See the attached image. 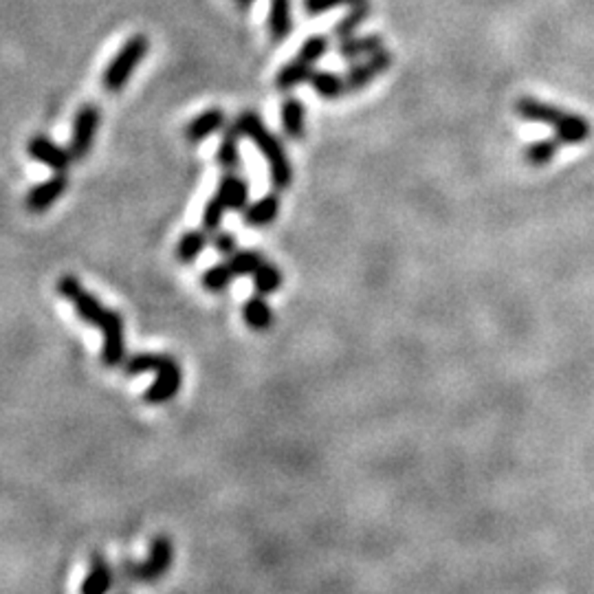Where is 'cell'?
I'll list each match as a JSON object with an SVG mask.
<instances>
[{
	"label": "cell",
	"mask_w": 594,
	"mask_h": 594,
	"mask_svg": "<svg viewBox=\"0 0 594 594\" xmlns=\"http://www.w3.org/2000/svg\"><path fill=\"white\" fill-rule=\"evenodd\" d=\"M117 590H119V592H115V594H130L128 588H117Z\"/></svg>",
	"instance_id": "33"
},
{
	"label": "cell",
	"mask_w": 594,
	"mask_h": 594,
	"mask_svg": "<svg viewBox=\"0 0 594 594\" xmlns=\"http://www.w3.org/2000/svg\"><path fill=\"white\" fill-rule=\"evenodd\" d=\"M293 31V0H271L269 33L274 42H282Z\"/></svg>",
	"instance_id": "17"
},
{
	"label": "cell",
	"mask_w": 594,
	"mask_h": 594,
	"mask_svg": "<svg viewBox=\"0 0 594 594\" xmlns=\"http://www.w3.org/2000/svg\"><path fill=\"white\" fill-rule=\"evenodd\" d=\"M141 372L157 374L153 386L144 392V401L148 403V406H163V403H170L183 386V370L172 354L139 353L126 359L124 374L135 377V374Z\"/></svg>",
	"instance_id": "2"
},
{
	"label": "cell",
	"mask_w": 594,
	"mask_h": 594,
	"mask_svg": "<svg viewBox=\"0 0 594 594\" xmlns=\"http://www.w3.org/2000/svg\"><path fill=\"white\" fill-rule=\"evenodd\" d=\"M216 194L231 212H240V209H245L247 203H249V185H247L245 179L236 177L233 172H227L225 177L218 181Z\"/></svg>",
	"instance_id": "15"
},
{
	"label": "cell",
	"mask_w": 594,
	"mask_h": 594,
	"mask_svg": "<svg viewBox=\"0 0 594 594\" xmlns=\"http://www.w3.org/2000/svg\"><path fill=\"white\" fill-rule=\"evenodd\" d=\"M227 214V205L223 203V198L218 197H212L207 201L205 209H203V221H201V229L207 233H216L218 229L223 225V218H225Z\"/></svg>",
	"instance_id": "28"
},
{
	"label": "cell",
	"mask_w": 594,
	"mask_h": 594,
	"mask_svg": "<svg viewBox=\"0 0 594 594\" xmlns=\"http://www.w3.org/2000/svg\"><path fill=\"white\" fill-rule=\"evenodd\" d=\"M209 245L207 231L203 229H192V231H185L177 245V260L181 265H194V262L201 258V253L205 251Z\"/></svg>",
	"instance_id": "22"
},
{
	"label": "cell",
	"mask_w": 594,
	"mask_h": 594,
	"mask_svg": "<svg viewBox=\"0 0 594 594\" xmlns=\"http://www.w3.org/2000/svg\"><path fill=\"white\" fill-rule=\"evenodd\" d=\"M309 84L313 86V91L326 101L342 100L345 92H348V86H345L344 77L333 71H315Z\"/></svg>",
	"instance_id": "21"
},
{
	"label": "cell",
	"mask_w": 594,
	"mask_h": 594,
	"mask_svg": "<svg viewBox=\"0 0 594 594\" xmlns=\"http://www.w3.org/2000/svg\"><path fill=\"white\" fill-rule=\"evenodd\" d=\"M148 48L150 42L144 33H137V36L128 38V40L124 42V47L117 51V56L109 62V66H106L104 71V80H101V84H104L106 92L115 95V92L126 89V84H128V80L133 77V73L137 71L141 62H144Z\"/></svg>",
	"instance_id": "6"
},
{
	"label": "cell",
	"mask_w": 594,
	"mask_h": 594,
	"mask_svg": "<svg viewBox=\"0 0 594 594\" xmlns=\"http://www.w3.org/2000/svg\"><path fill=\"white\" fill-rule=\"evenodd\" d=\"M559 139H539V141H533V144L528 145V148L524 150V159L526 163L535 165V168H539V165H546L557 157L559 153Z\"/></svg>",
	"instance_id": "25"
},
{
	"label": "cell",
	"mask_w": 594,
	"mask_h": 594,
	"mask_svg": "<svg viewBox=\"0 0 594 594\" xmlns=\"http://www.w3.org/2000/svg\"><path fill=\"white\" fill-rule=\"evenodd\" d=\"M57 295L71 301L73 310L82 321L92 326V328L101 330L104 337V348H101V363L106 368L124 366L126 362V339H124V315L119 310L106 309L101 300H97L86 286L77 280L75 275L66 274L57 280L56 284Z\"/></svg>",
	"instance_id": "1"
},
{
	"label": "cell",
	"mask_w": 594,
	"mask_h": 594,
	"mask_svg": "<svg viewBox=\"0 0 594 594\" xmlns=\"http://www.w3.org/2000/svg\"><path fill=\"white\" fill-rule=\"evenodd\" d=\"M101 124V110L95 104H84L77 110L75 119H73V133H71V154L73 159H84L92 150L95 144L97 130Z\"/></svg>",
	"instance_id": "7"
},
{
	"label": "cell",
	"mask_w": 594,
	"mask_h": 594,
	"mask_svg": "<svg viewBox=\"0 0 594 594\" xmlns=\"http://www.w3.org/2000/svg\"><path fill=\"white\" fill-rule=\"evenodd\" d=\"M240 137L242 135L238 133L236 126H231V128L223 133L221 144H218L216 150V161L225 172H233L240 165Z\"/></svg>",
	"instance_id": "20"
},
{
	"label": "cell",
	"mask_w": 594,
	"mask_h": 594,
	"mask_svg": "<svg viewBox=\"0 0 594 594\" xmlns=\"http://www.w3.org/2000/svg\"><path fill=\"white\" fill-rule=\"evenodd\" d=\"M515 113L522 117L524 121L553 126L555 137L559 139V144L579 145L590 137V124L581 115L566 113V110L546 104V101L535 100V97H520V101L515 104Z\"/></svg>",
	"instance_id": "4"
},
{
	"label": "cell",
	"mask_w": 594,
	"mask_h": 594,
	"mask_svg": "<svg viewBox=\"0 0 594 594\" xmlns=\"http://www.w3.org/2000/svg\"><path fill=\"white\" fill-rule=\"evenodd\" d=\"M282 286V274L275 265H269V262H262L260 269L253 274V289H256L258 295H274L280 291Z\"/></svg>",
	"instance_id": "24"
},
{
	"label": "cell",
	"mask_w": 594,
	"mask_h": 594,
	"mask_svg": "<svg viewBox=\"0 0 594 594\" xmlns=\"http://www.w3.org/2000/svg\"><path fill=\"white\" fill-rule=\"evenodd\" d=\"M69 189V177L66 172H56L47 181L33 185L31 189L24 197V205L31 214H45L47 209L53 207V203L60 197H65V192Z\"/></svg>",
	"instance_id": "9"
},
{
	"label": "cell",
	"mask_w": 594,
	"mask_h": 594,
	"mask_svg": "<svg viewBox=\"0 0 594 594\" xmlns=\"http://www.w3.org/2000/svg\"><path fill=\"white\" fill-rule=\"evenodd\" d=\"M174 563V544L168 535H154L145 562L121 559L117 563V588H130L135 583H157L170 572Z\"/></svg>",
	"instance_id": "5"
},
{
	"label": "cell",
	"mask_w": 594,
	"mask_h": 594,
	"mask_svg": "<svg viewBox=\"0 0 594 594\" xmlns=\"http://www.w3.org/2000/svg\"><path fill=\"white\" fill-rule=\"evenodd\" d=\"M313 73H315V69L310 62H304L301 57H295V60L286 62V65L277 71L275 89L282 92H291L293 89H297V86L310 82Z\"/></svg>",
	"instance_id": "16"
},
{
	"label": "cell",
	"mask_w": 594,
	"mask_h": 594,
	"mask_svg": "<svg viewBox=\"0 0 594 594\" xmlns=\"http://www.w3.org/2000/svg\"><path fill=\"white\" fill-rule=\"evenodd\" d=\"M253 3H256V0H236V4H238V7H240V9H249Z\"/></svg>",
	"instance_id": "32"
},
{
	"label": "cell",
	"mask_w": 594,
	"mask_h": 594,
	"mask_svg": "<svg viewBox=\"0 0 594 594\" xmlns=\"http://www.w3.org/2000/svg\"><path fill=\"white\" fill-rule=\"evenodd\" d=\"M280 119H282V130L289 139L300 141L306 133V110L304 104H301L297 97H286L282 101V110H280Z\"/></svg>",
	"instance_id": "18"
},
{
	"label": "cell",
	"mask_w": 594,
	"mask_h": 594,
	"mask_svg": "<svg viewBox=\"0 0 594 594\" xmlns=\"http://www.w3.org/2000/svg\"><path fill=\"white\" fill-rule=\"evenodd\" d=\"M233 277L236 275H233L229 265H214L203 274L201 284L205 286V291H209V293H223V291H227V286L231 284Z\"/></svg>",
	"instance_id": "27"
},
{
	"label": "cell",
	"mask_w": 594,
	"mask_h": 594,
	"mask_svg": "<svg viewBox=\"0 0 594 594\" xmlns=\"http://www.w3.org/2000/svg\"><path fill=\"white\" fill-rule=\"evenodd\" d=\"M212 247L216 249L221 256H231V253H236V238L231 236V233H225V231H216V236H214L212 240Z\"/></svg>",
	"instance_id": "31"
},
{
	"label": "cell",
	"mask_w": 594,
	"mask_h": 594,
	"mask_svg": "<svg viewBox=\"0 0 594 594\" xmlns=\"http://www.w3.org/2000/svg\"><path fill=\"white\" fill-rule=\"evenodd\" d=\"M277 214H280V197L266 194L245 209V223L247 227H266L275 221Z\"/></svg>",
	"instance_id": "19"
},
{
	"label": "cell",
	"mask_w": 594,
	"mask_h": 594,
	"mask_svg": "<svg viewBox=\"0 0 594 594\" xmlns=\"http://www.w3.org/2000/svg\"><path fill=\"white\" fill-rule=\"evenodd\" d=\"M242 319H245V324L249 326L251 330H256V333H266V330L274 328L275 313L274 309L266 304L265 295L256 293L242 306Z\"/></svg>",
	"instance_id": "14"
},
{
	"label": "cell",
	"mask_w": 594,
	"mask_h": 594,
	"mask_svg": "<svg viewBox=\"0 0 594 594\" xmlns=\"http://www.w3.org/2000/svg\"><path fill=\"white\" fill-rule=\"evenodd\" d=\"M27 153L29 157L36 159L38 163L47 165V168H51L53 172H66L73 161L71 150L62 148V145H57L56 141L45 137V135L31 137L27 145Z\"/></svg>",
	"instance_id": "10"
},
{
	"label": "cell",
	"mask_w": 594,
	"mask_h": 594,
	"mask_svg": "<svg viewBox=\"0 0 594 594\" xmlns=\"http://www.w3.org/2000/svg\"><path fill=\"white\" fill-rule=\"evenodd\" d=\"M113 588H117L115 568L101 550H95L91 555V566L80 586V594H109Z\"/></svg>",
	"instance_id": "11"
},
{
	"label": "cell",
	"mask_w": 594,
	"mask_h": 594,
	"mask_svg": "<svg viewBox=\"0 0 594 594\" xmlns=\"http://www.w3.org/2000/svg\"><path fill=\"white\" fill-rule=\"evenodd\" d=\"M383 48V38L377 33H370V36H353L339 40L337 45V56L345 62H357L363 57L372 56V53L381 51Z\"/></svg>",
	"instance_id": "13"
},
{
	"label": "cell",
	"mask_w": 594,
	"mask_h": 594,
	"mask_svg": "<svg viewBox=\"0 0 594 594\" xmlns=\"http://www.w3.org/2000/svg\"><path fill=\"white\" fill-rule=\"evenodd\" d=\"M368 18H370V3L368 0H362V3L353 4V7H350L348 12L339 18L337 24H335V29H333V36L337 38V40L353 38L354 33H357V29L362 27Z\"/></svg>",
	"instance_id": "23"
},
{
	"label": "cell",
	"mask_w": 594,
	"mask_h": 594,
	"mask_svg": "<svg viewBox=\"0 0 594 594\" xmlns=\"http://www.w3.org/2000/svg\"><path fill=\"white\" fill-rule=\"evenodd\" d=\"M328 51H330L328 38H326V36H310V38H306L304 42H301L300 51H297V57H301L304 62H310V65H315V62H319L321 57H324Z\"/></svg>",
	"instance_id": "29"
},
{
	"label": "cell",
	"mask_w": 594,
	"mask_h": 594,
	"mask_svg": "<svg viewBox=\"0 0 594 594\" xmlns=\"http://www.w3.org/2000/svg\"><path fill=\"white\" fill-rule=\"evenodd\" d=\"M233 126H236L238 133H240L242 137L249 139L251 144L260 150L266 165H269V177L274 188L275 189L291 188V183H293V168H291V161L286 157L282 141L266 128L265 121H262L256 113L247 110V113L238 117Z\"/></svg>",
	"instance_id": "3"
},
{
	"label": "cell",
	"mask_w": 594,
	"mask_h": 594,
	"mask_svg": "<svg viewBox=\"0 0 594 594\" xmlns=\"http://www.w3.org/2000/svg\"><path fill=\"white\" fill-rule=\"evenodd\" d=\"M362 0H301V7L309 16H321L326 12H333L337 7H353Z\"/></svg>",
	"instance_id": "30"
},
{
	"label": "cell",
	"mask_w": 594,
	"mask_h": 594,
	"mask_svg": "<svg viewBox=\"0 0 594 594\" xmlns=\"http://www.w3.org/2000/svg\"><path fill=\"white\" fill-rule=\"evenodd\" d=\"M389 66H392V53L386 51V48H381V51L363 57V60L353 62L348 73L344 75L345 86H348V92H357V91L366 89L370 82H374L379 75H383V73L389 71Z\"/></svg>",
	"instance_id": "8"
},
{
	"label": "cell",
	"mask_w": 594,
	"mask_h": 594,
	"mask_svg": "<svg viewBox=\"0 0 594 594\" xmlns=\"http://www.w3.org/2000/svg\"><path fill=\"white\" fill-rule=\"evenodd\" d=\"M262 256L258 251H251V249H242V251H236L229 256V262L227 265L231 266L233 275L236 277H242V275H253L258 269H260L262 265Z\"/></svg>",
	"instance_id": "26"
},
{
	"label": "cell",
	"mask_w": 594,
	"mask_h": 594,
	"mask_svg": "<svg viewBox=\"0 0 594 594\" xmlns=\"http://www.w3.org/2000/svg\"><path fill=\"white\" fill-rule=\"evenodd\" d=\"M225 124H227L225 113H223L221 109L203 110L201 115H197L188 126H185V139H188L189 144H201V141L216 135L218 130L225 128Z\"/></svg>",
	"instance_id": "12"
}]
</instances>
